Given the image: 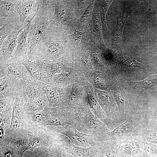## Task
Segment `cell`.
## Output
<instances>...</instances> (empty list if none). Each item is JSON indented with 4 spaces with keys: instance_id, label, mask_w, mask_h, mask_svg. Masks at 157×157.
Segmentation results:
<instances>
[{
    "instance_id": "f1b7e54d",
    "label": "cell",
    "mask_w": 157,
    "mask_h": 157,
    "mask_svg": "<svg viewBox=\"0 0 157 157\" xmlns=\"http://www.w3.org/2000/svg\"><path fill=\"white\" fill-rule=\"evenodd\" d=\"M25 104L46 95L42 88L36 83L21 78Z\"/></svg>"
},
{
    "instance_id": "e0dca14e",
    "label": "cell",
    "mask_w": 157,
    "mask_h": 157,
    "mask_svg": "<svg viewBox=\"0 0 157 157\" xmlns=\"http://www.w3.org/2000/svg\"><path fill=\"white\" fill-rule=\"evenodd\" d=\"M75 30L73 34L69 35L68 45L69 51L72 54L78 49L85 48L91 42H94L88 26Z\"/></svg>"
},
{
    "instance_id": "ac0fdd59",
    "label": "cell",
    "mask_w": 157,
    "mask_h": 157,
    "mask_svg": "<svg viewBox=\"0 0 157 157\" xmlns=\"http://www.w3.org/2000/svg\"><path fill=\"white\" fill-rule=\"evenodd\" d=\"M87 97L83 81L73 84L69 97L67 106L74 109L77 113L87 103Z\"/></svg>"
},
{
    "instance_id": "7c38bea8",
    "label": "cell",
    "mask_w": 157,
    "mask_h": 157,
    "mask_svg": "<svg viewBox=\"0 0 157 157\" xmlns=\"http://www.w3.org/2000/svg\"><path fill=\"white\" fill-rule=\"evenodd\" d=\"M73 60L72 67L77 71L82 81L88 82L95 70L88 51L85 49L77 50L73 54Z\"/></svg>"
},
{
    "instance_id": "60d3db41",
    "label": "cell",
    "mask_w": 157,
    "mask_h": 157,
    "mask_svg": "<svg viewBox=\"0 0 157 157\" xmlns=\"http://www.w3.org/2000/svg\"><path fill=\"white\" fill-rule=\"evenodd\" d=\"M117 63L123 67H136L145 70L144 66L131 57L123 56L119 58Z\"/></svg>"
},
{
    "instance_id": "f546056e",
    "label": "cell",
    "mask_w": 157,
    "mask_h": 157,
    "mask_svg": "<svg viewBox=\"0 0 157 157\" xmlns=\"http://www.w3.org/2000/svg\"><path fill=\"white\" fill-rule=\"evenodd\" d=\"M50 111V108L47 106L40 112H25L23 119L24 126L33 125L43 126V123L51 117Z\"/></svg>"
},
{
    "instance_id": "7dc6e473",
    "label": "cell",
    "mask_w": 157,
    "mask_h": 157,
    "mask_svg": "<svg viewBox=\"0 0 157 157\" xmlns=\"http://www.w3.org/2000/svg\"><path fill=\"white\" fill-rule=\"evenodd\" d=\"M93 0H77L78 9L82 15Z\"/></svg>"
},
{
    "instance_id": "cb8c5ba5",
    "label": "cell",
    "mask_w": 157,
    "mask_h": 157,
    "mask_svg": "<svg viewBox=\"0 0 157 157\" xmlns=\"http://www.w3.org/2000/svg\"><path fill=\"white\" fill-rule=\"evenodd\" d=\"M29 140L27 129L21 128L13 133L9 145L17 154L22 157L26 151Z\"/></svg>"
},
{
    "instance_id": "74e56055",
    "label": "cell",
    "mask_w": 157,
    "mask_h": 157,
    "mask_svg": "<svg viewBox=\"0 0 157 157\" xmlns=\"http://www.w3.org/2000/svg\"><path fill=\"white\" fill-rule=\"evenodd\" d=\"M47 106L49 102L46 95L25 104L24 108L25 112H38Z\"/></svg>"
},
{
    "instance_id": "b9f144b4",
    "label": "cell",
    "mask_w": 157,
    "mask_h": 157,
    "mask_svg": "<svg viewBox=\"0 0 157 157\" xmlns=\"http://www.w3.org/2000/svg\"><path fill=\"white\" fill-rule=\"evenodd\" d=\"M50 148L41 146L36 148L33 150H29L26 151L22 157H47Z\"/></svg>"
},
{
    "instance_id": "6da1fadb",
    "label": "cell",
    "mask_w": 157,
    "mask_h": 157,
    "mask_svg": "<svg viewBox=\"0 0 157 157\" xmlns=\"http://www.w3.org/2000/svg\"><path fill=\"white\" fill-rule=\"evenodd\" d=\"M67 30L63 26L49 24L37 59L52 60L59 58L65 54H72L68 47L69 38Z\"/></svg>"
},
{
    "instance_id": "2e32d148",
    "label": "cell",
    "mask_w": 157,
    "mask_h": 157,
    "mask_svg": "<svg viewBox=\"0 0 157 157\" xmlns=\"http://www.w3.org/2000/svg\"><path fill=\"white\" fill-rule=\"evenodd\" d=\"M35 13H32L26 19L24 22V28L19 33L17 37V45L14 51L13 57L21 62L28 59L27 38L30 24Z\"/></svg>"
},
{
    "instance_id": "277c9868",
    "label": "cell",
    "mask_w": 157,
    "mask_h": 157,
    "mask_svg": "<svg viewBox=\"0 0 157 157\" xmlns=\"http://www.w3.org/2000/svg\"><path fill=\"white\" fill-rule=\"evenodd\" d=\"M82 16L77 7V0H56L54 11L50 24L67 26L76 29L80 16Z\"/></svg>"
},
{
    "instance_id": "d6986e66",
    "label": "cell",
    "mask_w": 157,
    "mask_h": 157,
    "mask_svg": "<svg viewBox=\"0 0 157 157\" xmlns=\"http://www.w3.org/2000/svg\"><path fill=\"white\" fill-rule=\"evenodd\" d=\"M110 89L124 122L130 117L127 111L129 105L123 92L119 85L117 77L115 73H112L111 75Z\"/></svg>"
},
{
    "instance_id": "3957f363",
    "label": "cell",
    "mask_w": 157,
    "mask_h": 157,
    "mask_svg": "<svg viewBox=\"0 0 157 157\" xmlns=\"http://www.w3.org/2000/svg\"><path fill=\"white\" fill-rule=\"evenodd\" d=\"M44 127L35 125L26 127L29 133V140L26 151H33L36 148L41 146L51 148L57 144L62 145L65 147L69 140L68 137Z\"/></svg>"
},
{
    "instance_id": "ba28073f",
    "label": "cell",
    "mask_w": 157,
    "mask_h": 157,
    "mask_svg": "<svg viewBox=\"0 0 157 157\" xmlns=\"http://www.w3.org/2000/svg\"><path fill=\"white\" fill-rule=\"evenodd\" d=\"M95 95L106 115L116 126L124 122L119 108L111 91L95 89Z\"/></svg>"
},
{
    "instance_id": "52a82bcc",
    "label": "cell",
    "mask_w": 157,
    "mask_h": 157,
    "mask_svg": "<svg viewBox=\"0 0 157 157\" xmlns=\"http://www.w3.org/2000/svg\"><path fill=\"white\" fill-rule=\"evenodd\" d=\"M50 118L43 124L44 127L70 125L79 131L80 126L78 113L74 109L68 107H52L50 108Z\"/></svg>"
},
{
    "instance_id": "d4e9b609",
    "label": "cell",
    "mask_w": 157,
    "mask_h": 157,
    "mask_svg": "<svg viewBox=\"0 0 157 157\" xmlns=\"http://www.w3.org/2000/svg\"><path fill=\"white\" fill-rule=\"evenodd\" d=\"M79 81H82L77 71L72 67L68 72H63L53 75L50 80L49 85L65 88Z\"/></svg>"
},
{
    "instance_id": "9c48e42d",
    "label": "cell",
    "mask_w": 157,
    "mask_h": 157,
    "mask_svg": "<svg viewBox=\"0 0 157 157\" xmlns=\"http://www.w3.org/2000/svg\"><path fill=\"white\" fill-rule=\"evenodd\" d=\"M145 142L137 132L120 140L119 149V157H147Z\"/></svg>"
},
{
    "instance_id": "9a60e30c",
    "label": "cell",
    "mask_w": 157,
    "mask_h": 157,
    "mask_svg": "<svg viewBox=\"0 0 157 157\" xmlns=\"http://www.w3.org/2000/svg\"><path fill=\"white\" fill-rule=\"evenodd\" d=\"M83 82L87 95V102L90 108L93 110L94 115L106 125L109 130L115 129L117 126L107 116L97 101L92 85L87 81Z\"/></svg>"
},
{
    "instance_id": "ee69618b",
    "label": "cell",
    "mask_w": 157,
    "mask_h": 157,
    "mask_svg": "<svg viewBox=\"0 0 157 157\" xmlns=\"http://www.w3.org/2000/svg\"><path fill=\"white\" fill-rule=\"evenodd\" d=\"M15 96H0V113L12 107V101Z\"/></svg>"
},
{
    "instance_id": "ffe728a7",
    "label": "cell",
    "mask_w": 157,
    "mask_h": 157,
    "mask_svg": "<svg viewBox=\"0 0 157 157\" xmlns=\"http://www.w3.org/2000/svg\"><path fill=\"white\" fill-rule=\"evenodd\" d=\"M25 24L19 25L4 39L0 46V62H5L13 57L14 51L17 45V38Z\"/></svg>"
},
{
    "instance_id": "4316f807",
    "label": "cell",
    "mask_w": 157,
    "mask_h": 157,
    "mask_svg": "<svg viewBox=\"0 0 157 157\" xmlns=\"http://www.w3.org/2000/svg\"><path fill=\"white\" fill-rule=\"evenodd\" d=\"M21 62L34 79L35 83L37 81H40L49 84L50 80L45 71L36 61H33L28 59Z\"/></svg>"
},
{
    "instance_id": "836d02e7",
    "label": "cell",
    "mask_w": 157,
    "mask_h": 157,
    "mask_svg": "<svg viewBox=\"0 0 157 157\" xmlns=\"http://www.w3.org/2000/svg\"><path fill=\"white\" fill-rule=\"evenodd\" d=\"M20 79L9 76L0 78V96H15Z\"/></svg>"
},
{
    "instance_id": "7402d4cb",
    "label": "cell",
    "mask_w": 157,
    "mask_h": 157,
    "mask_svg": "<svg viewBox=\"0 0 157 157\" xmlns=\"http://www.w3.org/2000/svg\"><path fill=\"white\" fill-rule=\"evenodd\" d=\"M89 54L95 70L102 72L111 77V72L109 65L104 58L102 52L92 42L85 48Z\"/></svg>"
},
{
    "instance_id": "d6a6232c",
    "label": "cell",
    "mask_w": 157,
    "mask_h": 157,
    "mask_svg": "<svg viewBox=\"0 0 157 157\" xmlns=\"http://www.w3.org/2000/svg\"><path fill=\"white\" fill-rule=\"evenodd\" d=\"M65 148L67 153L71 154L74 157H93L99 150L97 144L89 147H82L72 144L70 140Z\"/></svg>"
},
{
    "instance_id": "f6af8a7d",
    "label": "cell",
    "mask_w": 157,
    "mask_h": 157,
    "mask_svg": "<svg viewBox=\"0 0 157 157\" xmlns=\"http://www.w3.org/2000/svg\"><path fill=\"white\" fill-rule=\"evenodd\" d=\"M66 151L65 146L62 145L57 144L50 148L47 157H61L62 152Z\"/></svg>"
},
{
    "instance_id": "8d00e7d4",
    "label": "cell",
    "mask_w": 157,
    "mask_h": 157,
    "mask_svg": "<svg viewBox=\"0 0 157 157\" xmlns=\"http://www.w3.org/2000/svg\"><path fill=\"white\" fill-rule=\"evenodd\" d=\"M113 0H94V4L97 8L100 15L101 29L104 37L108 38L110 35L106 22L105 16L108 8Z\"/></svg>"
},
{
    "instance_id": "30bf717a",
    "label": "cell",
    "mask_w": 157,
    "mask_h": 157,
    "mask_svg": "<svg viewBox=\"0 0 157 157\" xmlns=\"http://www.w3.org/2000/svg\"><path fill=\"white\" fill-rule=\"evenodd\" d=\"M143 113L138 111L108 133L110 140H121L137 133L144 121Z\"/></svg>"
},
{
    "instance_id": "83f0119b",
    "label": "cell",
    "mask_w": 157,
    "mask_h": 157,
    "mask_svg": "<svg viewBox=\"0 0 157 157\" xmlns=\"http://www.w3.org/2000/svg\"><path fill=\"white\" fill-rule=\"evenodd\" d=\"M37 7V0H16L15 8L19 16V25L24 24L29 16L36 12Z\"/></svg>"
},
{
    "instance_id": "e575fe53",
    "label": "cell",
    "mask_w": 157,
    "mask_h": 157,
    "mask_svg": "<svg viewBox=\"0 0 157 157\" xmlns=\"http://www.w3.org/2000/svg\"><path fill=\"white\" fill-rule=\"evenodd\" d=\"M134 91L137 99L145 90L157 85V74L150 76L146 79L139 81H132L125 78Z\"/></svg>"
},
{
    "instance_id": "44dd1931",
    "label": "cell",
    "mask_w": 157,
    "mask_h": 157,
    "mask_svg": "<svg viewBox=\"0 0 157 157\" xmlns=\"http://www.w3.org/2000/svg\"><path fill=\"white\" fill-rule=\"evenodd\" d=\"M88 27L92 36L95 44L102 52L108 49L103 41L101 33V24L98 10L94 4L92 20Z\"/></svg>"
},
{
    "instance_id": "f35d334b",
    "label": "cell",
    "mask_w": 157,
    "mask_h": 157,
    "mask_svg": "<svg viewBox=\"0 0 157 157\" xmlns=\"http://www.w3.org/2000/svg\"><path fill=\"white\" fill-rule=\"evenodd\" d=\"M94 1L93 0L88 7L83 15L78 20L76 29H75L78 30L88 26L92 17Z\"/></svg>"
},
{
    "instance_id": "4fadbf2b",
    "label": "cell",
    "mask_w": 157,
    "mask_h": 157,
    "mask_svg": "<svg viewBox=\"0 0 157 157\" xmlns=\"http://www.w3.org/2000/svg\"><path fill=\"white\" fill-rule=\"evenodd\" d=\"M73 54H66L59 58L52 60L38 59L36 61L42 66L50 80L55 74L68 72L70 70L73 66Z\"/></svg>"
},
{
    "instance_id": "5bb4252c",
    "label": "cell",
    "mask_w": 157,
    "mask_h": 157,
    "mask_svg": "<svg viewBox=\"0 0 157 157\" xmlns=\"http://www.w3.org/2000/svg\"><path fill=\"white\" fill-rule=\"evenodd\" d=\"M0 78L9 76L35 82L21 62L13 57L5 62H0Z\"/></svg>"
},
{
    "instance_id": "bcb514c9",
    "label": "cell",
    "mask_w": 157,
    "mask_h": 157,
    "mask_svg": "<svg viewBox=\"0 0 157 157\" xmlns=\"http://www.w3.org/2000/svg\"><path fill=\"white\" fill-rule=\"evenodd\" d=\"M147 157H157V144L145 143Z\"/></svg>"
},
{
    "instance_id": "8992f818",
    "label": "cell",
    "mask_w": 157,
    "mask_h": 157,
    "mask_svg": "<svg viewBox=\"0 0 157 157\" xmlns=\"http://www.w3.org/2000/svg\"><path fill=\"white\" fill-rule=\"evenodd\" d=\"M46 128L66 136L71 143L80 147H89L96 145L102 140L100 136L81 132L74 127L70 125L64 126H48Z\"/></svg>"
},
{
    "instance_id": "7a4b0ae2",
    "label": "cell",
    "mask_w": 157,
    "mask_h": 157,
    "mask_svg": "<svg viewBox=\"0 0 157 157\" xmlns=\"http://www.w3.org/2000/svg\"><path fill=\"white\" fill-rule=\"evenodd\" d=\"M54 10V9L47 10L37 7L30 24L27 38V56L28 59L31 60H36L40 55L42 42Z\"/></svg>"
},
{
    "instance_id": "5b68a950",
    "label": "cell",
    "mask_w": 157,
    "mask_h": 157,
    "mask_svg": "<svg viewBox=\"0 0 157 157\" xmlns=\"http://www.w3.org/2000/svg\"><path fill=\"white\" fill-rule=\"evenodd\" d=\"M88 103L78 113L79 131L89 135H94L108 140V133L110 131L106 125L91 112Z\"/></svg>"
},
{
    "instance_id": "681fc988",
    "label": "cell",
    "mask_w": 157,
    "mask_h": 157,
    "mask_svg": "<svg viewBox=\"0 0 157 157\" xmlns=\"http://www.w3.org/2000/svg\"></svg>"
},
{
    "instance_id": "c3c4849f",
    "label": "cell",
    "mask_w": 157,
    "mask_h": 157,
    "mask_svg": "<svg viewBox=\"0 0 157 157\" xmlns=\"http://www.w3.org/2000/svg\"><path fill=\"white\" fill-rule=\"evenodd\" d=\"M67 157H74V156L69 154L67 153Z\"/></svg>"
},
{
    "instance_id": "1f68e13d",
    "label": "cell",
    "mask_w": 157,
    "mask_h": 157,
    "mask_svg": "<svg viewBox=\"0 0 157 157\" xmlns=\"http://www.w3.org/2000/svg\"><path fill=\"white\" fill-rule=\"evenodd\" d=\"M138 132L145 142L157 144V121L146 123L144 120Z\"/></svg>"
},
{
    "instance_id": "d590c367",
    "label": "cell",
    "mask_w": 157,
    "mask_h": 157,
    "mask_svg": "<svg viewBox=\"0 0 157 157\" xmlns=\"http://www.w3.org/2000/svg\"><path fill=\"white\" fill-rule=\"evenodd\" d=\"M111 78L105 73L95 70L90 76L88 82L91 83L94 89L110 91Z\"/></svg>"
},
{
    "instance_id": "8fae6325",
    "label": "cell",
    "mask_w": 157,
    "mask_h": 157,
    "mask_svg": "<svg viewBox=\"0 0 157 157\" xmlns=\"http://www.w3.org/2000/svg\"><path fill=\"white\" fill-rule=\"evenodd\" d=\"M36 83L42 88L45 94L50 108L68 107L69 97L72 85L60 88L47 84L40 81H37Z\"/></svg>"
},
{
    "instance_id": "7bdbcfd3",
    "label": "cell",
    "mask_w": 157,
    "mask_h": 157,
    "mask_svg": "<svg viewBox=\"0 0 157 157\" xmlns=\"http://www.w3.org/2000/svg\"><path fill=\"white\" fill-rule=\"evenodd\" d=\"M0 130L4 131L10 128L12 116V107L0 113Z\"/></svg>"
},
{
    "instance_id": "ab89813d",
    "label": "cell",
    "mask_w": 157,
    "mask_h": 157,
    "mask_svg": "<svg viewBox=\"0 0 157 157\" xmlns=\"http://www.w3.org/2000/svg\"><path fill=\"white\" fill-rule=\"evenodd\" d=\"M19 24L15 21L4 22L0 25V46L6 38L11 34L18 26Z\"/></svg>"
},
{
    "instance_id": "484cf974",
    "label": "cell",
    "mask_w": 157,
    "mask_h": 157,
    "mask_svg": "<svg viewBox=\"0 0 157 157\" xmlns=\"http://www.w3.org/2000/svg\"><path fill=\"white\" fill-rule=\"evenodd\" d=\"M16 0H0V25L6 22L15 21L19 25V16L15 7Z\"/></svg>"
},
{
    "instance_id": "4dcf8cb0",
    "label": "cell",
    "mask_w": 157,
    "mask_h": 157,
    "mask_svg": "<svg viewBox=\"0 0 157 157\" xmlns=\"http://www.w3.org/2000/svg\"><path fill=\"white\" fill-rule=\"evenodd\" d=\"M120 140H109L99 142V150L93 157H119Z\"/></svg>"
},
{
    "instance_id": "603a6c76",
    "label": "cell",
    "mask_w": 157,
    "mask_h": 157,
    "mask_svg": "<svg viewBox=\"0 0 157 157\" xmlns=\"http://www.w3.org/2000/svg\"><path fill=\"white\" fill-rule=\"evenodd\" d=\"M132 10L125 9L120 11L117 17L116 25L111 35V43L110 48L116 51L120 47L123 27Z\"/></svg>"
}]
</instances>
